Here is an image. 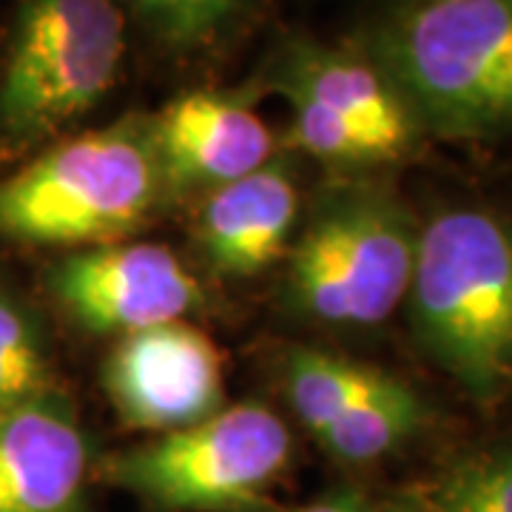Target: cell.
Instances as JSON below:
<instances>
[{
	"instance_id": "cell-1",
	"label": "cell",
	"mask_w": 512,
	"mask_h": 512,
	"mask_svg": "<svg viewBox=\"0 0 512 512\" xmlns=\"http://www.w3.org/2000/svg\"><path fill=\"white\" fill-rule=\"evenodd\" d=\"M367 60L441 137L512 131V0H407L376 26Z\"/></svg>"
},
{
	"instance_id": "cell-2",
	"label": "cell",
	"mask_w": 512,
	"mask_h": 512,
	"mask_svg": "<svg viewBox=\"0 0 512 512\" xmlns=\"http://www.w3.org/2000/svg\"><path fill=\"white\" fill-rule=\"evenodd\" d=\"M407 299L421 350L470 396H498L512 379L510 228L473 208L427 222Z\"/></svg>"
},
{
	"instance_id": "cell-3",
	"label": "cell",
	"mask_w": 512,
	"mask_h": 512,
	"mask_svg": "<svg viewBox=\"0 0 512 512\" xmlns=\"http://www.w3.org/2000/svg\"><path fill=\"white\" fill-rule=\"evenodd\" d=\"M163 185L151 117H126L46 148L0 180V237L111 245L148 220Z\"/></svg>"
},
{
	"instance_id": "cell-4",
	"label": "cell",
	"mask_w": 512,
	"mask_h": 512,
	"mask_svg": "<svg viewBox=\"0 0 512 512\" xmlns=\"http://www.w3.org/2000/svg\"><path fill=\"white\" fill-rule=\"evenodd\" d=\"M126 57L117 0H20L0 69V148L26 154L109 94Z\"/></svg>"
},
{
	"instance_id": "cell-5",
	"label": "cell",
	"mask_w": 512,
	"mask_h": 512,
	"mask_svg": "<svg viewBox=\"0 0 512 512\" xmlns=\"http://www.w3.org/2000/svg\"><path fill=\"white\" fill-rule=\"evenodd\" d=\"M419 234L399 202L348 188L322 202L293 245L288 302L328 328H373L407 299Z\"/></svg>"
},
{
	"instance_id": "cell-6",
	"label": "cell",
	"mask_w": 512,
	"mask_h": 512,
	"mask_svg": "<svg viewBox=\"0 0 512 512\" xmlns=\"http://www.w3.org/2000/svg\"><path fill=\"white\" fill-rule=\"evenodd\" d=\"M288 461L285 421L265 404L242 402L117 453L106 478L163 512H265Z\"/></svg>"
},
{
	"instance_id": "cell-7",
	"label": "cell",
	"mask_w": 512,
	"mask_h": 512,
	"mask_svg": "<svg viewBox=\"0 0 512 512\" xmlns=\"http://www.w3.org/2000/svg\"><path fill=\"white\" fill-rule=\"evenodd\" d=\"M60 308L92 333H140L183 322L202 305L197 279L163 245L111 242L60 259L49 271Z\"/></svg>"
},
{
	"instance_id": "cell-8",
	"label": "cell",
	"mask_w": 512,
	"mask_h": 512,
	"mask_svg": "<svg viewBox=\"0 0 512 512\" xmlns=\"http://www.w3.org/2000/svg\"><path fill=\"white\" fill-rule=\"evenodd\" d=\"M103 382L126 424L160 436L225 407L220 350L185 322L123 336L111 350Z\"/></svg>"
},
{
	"instance_id": "cell-9",
	"label": "cell",
	"mask_w": 512,
	"mask_h": 512,
	"mask_svg": "<svg viewBox=\"0 0 512 512\" xmlns=\"http://www.w3.org/2000/svg\"><path fill=\"white\" fill-rule=\"evenodd\" d=\"M151 137L165 185L220 188L271 163L274 134L234 92L180 94L157 117Z\"/></svg>"
},
{
	"instance_id": "cell-10",
	"label": "cell",
	"mask_w": 512,
	"mask_h": 512,
	"mask_svg": "<svg viewBox=\"0 0 512 512\" xmlns=\"http://www.w3.org/2000/svg\"><path fill=\"white\" fill-rule=\"evenodd\" d=\"M89 439L52 396L0 410V512H86Z\"/></svg>"
},
{
	"instance_id": "cell-11",
	"label": "cell",
	"mask_w": 512,
	"mask_h": 512,
	"mask_svg": "<svg viewBox=\"0 0 512 512\" xmlns=\"http://www.w3.org/2000/svg\"><path fill=\"white\" fill-rule=\"evenodd\" d=\"M271 89H296L339 114L379 148L384 163L404 157L416 143L419 126L402 97L362 55L293 40L276 57Z\"/></svg>"
},
{
	"instance_id": "cell-12",
	"label": "cell",
	"mask_w": 512,
	"mask_h": 512,
	"mask_svg": "<svg viewBox=\"0 0 512 512\" xmlns=\"http://www.w3.org/2000/svg\"><path fill=\"white\" fill-rule=\"evenodd\" d=\"M296 214L291 168L271 160L205 197L197 220L202 256L225 276L262 274L288 251Z\"/></svg>"
},
{
	"instance_id": "cell-13",
	"label": "cell",
	"mask_w": 512,
	"mask_h": 512,
	"mask_svg": "<svg viewBox=\"0 0 512 512\" xmlns=\"http://www.w3.org/2000/svg\"><path fill=\"white\" fill-rule=\"evenodd\" d=\"M282 382L293 413L319 436L356 404L390 387L396 376L322 350H293L282 367Z\"/></svg>"
},
{
	"instance_id": "cell-14",
	"label": "cell",
	"mask_w": 512,
	"mask_h": 512,
	"mask_svg": "<svg viewBox=\"0 0 512 512\" xmlns=\"http://www.w3.org/2000/svg\"><path fill=\"white\" fill-rule=\"evenodd\" d=\"M424 416L427 410L419 396L396 379L382 393L370 396L342 419L333 421L316 441L325 447L328 456L342 464H370L413 439L424 424Z\"/></svg>"
},
{
	"instance_id": "cell-15",
	"label": "cell",
	"mask_w": 512,
	"mask_h": 512,
	"mask_svg": "<svg viewBox=\"0 0 512 512\" xmlns=\"http://www.w3.org/2000/svg\"><path fill=\"white\" fill-rule=\"evenodd\" d=\"M413 501L421 512H512V447L461 458Z\"/></svg>"
},
{
	"instance_id": "cell-16",
	"label": "cell",
	"mask_w": 512,
	"mask_h": 512,
	"mask_svg": "<svg viewBox=\"0 0 512 512\" xmlns=\"http://www.w3.org/2000/svg\"><path fill=\"white\" fill-rule=\"evenodd\" d=\"M117 6L168 49L194 52L220 40L245 15L248 0H117Z\"/></svg>"
},
{
	"instance_id": "cell-17",
	"label": "cell",
	"mask_w": 512,
	"mask_h": 512,
	"mask_svg": "<svg viewBox=\"0 0 512 512\" xmlns=\"http://www.w3.org/2000/svg\"><path fill=\"white\" fill-rule=\"evenodd\" d=\"M52 396V367L35 319L0 288V410Z\"/></svg>"
},
{
	"instance_id": "cell-18",
	"label": "cell",
	"mask_w": 512,
	"mask_h": 512,
	"mask_svg": "<svg viewBox=\"0 0 512 512\" xmlns=\"http://www.w3.org/2000/svg\"><path fill=\"white\" fill-rule=\"evenodd\" d=\"M291 103V137L316 160L336 165H379L384 163L379 148L339 114L325 109L308 94L296 89H274Z\"/></svg>"
},
{
	"instance_id": "cell-19",
	"label": "cell",
	"mask_w": 512,
	"mask_h": 512,
	"mask_svg": "<svg viewBox=\"0 0 512 512\" xmlns=\"http://www.w3.org/2000/svg\"><path fill=\"white\" fill-rule=\"evenodd\" d=\"M365 501L356 493H333L325 495V498H316L313 504H305L299 510L293 512H367Z\"/></svg>"
},
{
	"instance_id": "cell-20",
	"label": "cell",
	"mask_w": 512,
	"mask_h": 512,
	"mask_svg": "<svg viewBox=\"0 0 512 512\" xmlns=\"http://www.w3.org/2000/svg\"><path fill=\"white\" fill-rule=\"evenodd\" d=\"M367 512H421L416 507V501L410 498V501H390V504H382V507H373V510Z\"/></svg>"
}]
</instances>
